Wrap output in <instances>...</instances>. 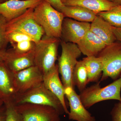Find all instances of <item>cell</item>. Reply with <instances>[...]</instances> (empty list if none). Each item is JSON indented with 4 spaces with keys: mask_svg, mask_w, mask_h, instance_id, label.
I'll return each instance as SVG.
<instances>
[{
    "mask_svg": "<svg viewBox=\"0 0 121 121\" xmlns=\"http://www.w3.org/2000/svg\"><path fill=\"white\" fill-rule=\"evenodd\" d=\"M25 103L50 106L56 109L60 115L64 112L59 99L45 87L43 83L39 86L25 93H18L15 104Z\"/></svg>",
    "mask_w": 121,
    "mask_h": 121,
    "instance_id": "cell-6",
    "label": "cell"
},
{
    "mask_svg": "<svg viewBox=\"0 0 121 121\" xmlns=\"http://www.w3.org/2000/svg\"><path fill=\"white\" fill-rule=\"evenodd\" d=\"M24 121H60V114L50 106L25 103L16 105Z\"/></svg>",
    "mask_w": 121,
    "mask_h": 121,
    "instance_id": "cell-8",
    "label": "cell"
},
{
    "mask_svg": "<svg viewBox=\"0 0 121 121\" xmlns=\"http://www.w3.org/2000/svg\"><path fill=\"white\" fill-rule=\"evenodd\" d=\"M60 43L62 52L58 60V65L62 82L65 89H74L72 79L73 72L78 61L77 59L82 53L76 44L62 40Z\"/></svg>",
    "mask_w": 121,
    "mask_h": 121,
    "instance_id": "cell-4",
    "label": "cell"
},
{
    "mask_svg": "<svg viewBox=\"0 0 121 121\" xmlns=\"http://www.w3.org/2000/svg\"><path fill=\"white\" fill-rule=\"evenodd\" d=\"M7 36L9 43H10L11 45L26 40H30L35 42L30 36L19 32L8 33H7Z\"/></svg>",
    "mask_w": 121,
    "mask_h": 121,
    "instance_id": "cell-26",
    "label": "cell"
},
{
    "mask_svg": "<svg viewBox=\"0 0 121 121\" xmlns=\"http://www.w3.org/2000/svg\"><path fill=\"white\" fill-rule=\"evenodd\" d=\"M77 44L82 54L86 56H97L107 45L90 30Z\"/></svg>",
    "mask_w": 121,
    "mask_h": 121,
    "instance_id": "cell-16",
    "label": "cell"
},
{
    "mask_svg": "<svg viewBox=\"0 0 121 121\" xmlns=\"http://www.w3.org/2000/svg\"><path fill=\"white\" fill-rule=\"evenodd\" d=\"M6 50H0V63H4L6 54Z\"/></svg>",
    "mask_w": 121,
    "mask_h": 121,
    "instance_id": "cell-31",
    "label": "cell"
},
{
    "mask_svg": "<svg viewBox=\"0 0 121 121\" xmlns=\"http://www.w3.org/2000/svg\"><path fill=\"white\" fill-rule=\"evenodd\" d=\"M17 94L14 74L4 63H0V98L4 104H15Z\"/></svg>",
    "mask_w": 121,
    "mask_h": 121,
    "instance_id": "cell-11",
    "label": "cell"
},
{
    "mask_svg": "<svg viewBox=\"0 0 121 121\" xmlns=\"http://www.w3.org/2000/svg\"><path fill=\"white\" fill-rule=\"evenodd\" d=\"M60 43L59 39L44 35L35 43L34 50L35 65L40 69L44 75L56 65Z\"/></svg>",
    "mask_w": 121,
    "mask_h": 121,
    "instance_id": "cell-3",
    "label": "cell"
},
{
    "mask_svg": "<svg viewBox=\"0 0 121 121\" xmlns=\"http://www.w3.org/2000/svg\"><path fill=\"white\" fill-rule=\"evenodd\" d=\"M65 96L69 101V120L76 121H95V117L87 110L74 89H65Z\"/></svg>",
    "mask_w": 121,
    "mask_h": 121,
    "instance_id": "cell-12",
    "label": "cell"
},
{
    "mask_svg": "<svg viewBox=\"0 0 121 121\" xmlns=\"http://www.w3.org/2000/svg\"><path fill=\"white\" fill-rule=\"evenodd\" d=\"M4 105V103L1 98H0V107Z\"/></svg>",
    "mask_w": 121,
    "mask_h": 121,
    "instance_id": "cell-33",
    "label": "cell"
},
{
    "mask_svg": "<svg viewBox=\"0 0 121 121\" xmlns=\"http://www.w3.org/2000/svg\"><path fill=\"white\" fill-rule=\"evenodd\" d=\"M41 0H8L0 4V14L8 22L24 13L30 8L35 9Z\"/></svg>",
    "mask_w": 121,
    "mask_h": 121,
    "instance_id": "cell-13",
    "label": "cell"
},
{
    "mask_svg": "<svg viewBox=\"0 0 121 121\" xmlns=\"http://www.w3.org/2000/svg\"><path fill=\"white\" fill-rule=\"evenodd\" d=\"M8 0H0V4L4 3V2H5V1Z\"/></svg>",
    "mask_w": 121,
    "mask_h": 121,
    "instance_id": "cell-34",
    "label": "cell"
},
{
    "mask_svg": "<svg viewBox=\"0 0 121 121\" xmlns=\"http://www.w3.org/2000/svg\"><path fill=\"white\" fill-rule=\"evenodd\" d=\"M8 21L0 14V50H6L9 43L7 36V26Z\"/></svg>",
    "mask_w": 121,
    "mask_h": 121,
    "instance_id": "cell-24",
    "label": "cell"
},
{
    "mask_svg": "<svg viewBox=\"0 0 121 121\" xmlns=\"http://www.w3.org/2000/svg\"><path fill=\"white\" fill-rule=\"evenodd\" d=\"M61 12L65 17L73 19L80 22H92L97 14L84 7L78 6H65Z\"/></svg>",
    "mask_w": 121,
    "mask_h": 121,
    "instance_id": "cell-19",
    "label": "cell"
},
{
    "mask_svg": "<svg viewBox=\"0 0 121 121\" xmlns=\"http://www.w3.org/2000/svg\"><path fill=\"white\" fill-rule=\"evenodd\" d=\"M61 1H62V2L64 4V2H66L68 0H61Z\"/></svg>",
    "mask_w": 121,
    "mask_h": 121,
    "instance_id": "cell-35",
    "label": "cell"
},
{
    "mask_svg": "<svg viewBox=\"0 0 121 121\" xmlns=\"http://www.w3.org/2000/svg\"><path fill=\"white\" fill-rule=\"evenodd\" d=\"M33 16L36 22L43 29L45 35L60 39L62 25L65 18L62 12L48 2L42 0L34 9Z\"/></svg>",
    "mask_w": 121,
    "mask_h": 121,
    "instance_id": "cell-1",
    "label": "cell"
},
{
    "mask_svg": "<svg viewBox=\"0 0 121 121\" xmlns=\"http://www.w3.org/2000/svg\"><path fill=\"white\" fill-rule=\"evenodd\" d=\"M73 82L80 92L86 88L88 83V76L86 66L83 60L78 61L73 74Z\"/></svg>",
    "mask_w": 121,
    "mask_h": 121,
    "instance_id": "cell-21",
    "label": "cell"
},
{
    "mask_svg": "<svg viewBox=\"0 0 121 121\" xmlns=\"http://www.w3.org/2000/svg\"><path fill=\"white\" fill-rule=\"evenodd\" d=\"M112 121H121V102L115 104L110 112Z\"/></svg>",
    "mask_w": 121,
    "mask_h": 121,
    "instance_id": "cell-27",
    "label": "cell"
},
{
    "mask_svg": "<svg viewBox=\"0 0 121 121\" xmlns=\"http://www.w3.org/2000/svg\"><path fill=\"white\" fill-rule=\"evenodd\" d=\"M13 74L18 93H25L43 82V73L35 65Z\"/></svg>",
    "mask_w": 121,
    "mask_h": 121,
    "instance_id": "cell-9",
    "label": "cell"
},
{
    "mask_svg": "<svg viewBox=\"0 0 121 121\" xmlns=\"http://www.w3.org/2000/svg\"><path fill=\"white\" fill-rule=\"evenodd\" d=\"M112 27L121 28V6L116 5L108 11L97 14Z\"/></svg>",
    "mask_w": 121,
    "mask_h": 121,
    "instance_id": "cell-22",
    "label": "cell"
},
{
    "mask_svg": "<svg viewBox=\"0 0 121 121\" xmlns=\"http://www.w3.org/2000/svg\"><path fill=\"white\" fill-rule=\"evenodd\" d=\"M103 65L99 82L110 78L114 81L121 77V42L117 41L107 45L98 55Z\"/></svg>",
    "mask_w": 121,
    "mask_h": 121,
    "instance_id": "cell-5",
    "label": "cell"
},
{
    "mask_svg": "<svg viewBox=\"0 0 121 121\" xmlns=\"http://www.w3.org/2000/svg\"><path fill=\"white\" fill-rule=\"evenodd\" d=\"M4 105L6 109L5 121H24L22 115L17 109L16 104L11 103Z\"/></svg>",
    "mask_w": 121,
    "mask_h": 121,
    "instance_id": "cell-23",
    "label": "cell"
},
{
    "mask_svg": "<svg viewBox=\"0 0 121 121\" xmlns=\"http://www.w3.org/2000/svg\"><path fill=\"white\" fill-rule=\"evenodd\" d=\"M48 2L54 8L61 12L62 9L65 6L61 0H41Z\"/></svg>",
    "mask_w": 121,
    "mask_h": 121,
    "instance_id": "cell-28",
    "label": "cell"
},
{
    "mask_svg": "<svg viewBox=\"0 0 121 121\" xmlns=\"http://www.w3.org/2000/svg\"><path fill=\"white\" fill-rule=\"evenodd\" d=\"M100 82L86 87L79 94L80 99L86 109L106 100H117L121 102V77L103 87H101Z\"/></svg>",
    "mask_w": 121,
    "mask_h": 121,
    "instance_id": "cell-2",
    "label": "cell"
},
{
    "mask_svg": "<svg viewBox=\"0 0 121 121\" xmlns=\"http://www.w3.org/2000/svg\"><path fill=\"white\" fill-rule=\"evenodd\" d=\"M34 9H29L20 16L8 22L7 33L19 32L30 36L35 43L40 40L44 35V31L34 19Z\"/></svg>",
    "mask_w": 121,
    "mask_h": 121,
    "instance_id": "cell-7",
    "label": "cell"
},
{
    "mask_svg": "<svg viewBox=\"0 0 121 121\" xmlns=\"http://www.w3.org/2000/svg\"><path fill=\"white\" fill-rule=\"evenodd\" d=\"M58 64L44 75L43 83L47 89L49 90L58 98L62 104L64 112L68 114L65 97V87L59 76Z\"/></svg>",
    "mask_w": 121,
    "mask_h": 121,
    "instance_id": "cell-15",
    "label": "cell"
},
{
    "mask_svg": "<svg viewBox=\"0 0 121 121\" xmlns=\"http://www.w3.org/2000/svg\"><path fill=\"white\" fill-rule=\"evenodd\" d=\"M113 2L117 5L121 6V0H114Z\"/></svg>",
    "mask_w": 121,
    "mask_h": 121,
    "instance_id": "cell-32",
    "label": "cell"
},
{
    "mask_svg": "<svg viewBox=\"0 0 121 121\" xmlns=\"http://www.w3.org/2000/svg\"><path fill=\"white\" fill-rule=\"evenodd\" d=\"M91 24L65 17L62 25V40L77 44L90 29Z\"/></svg>",
    "mask_w": 121,
    "mask_h": 121,
    "instance_id": "cell-10",
    "label": "cell"
},
{
    "mask_svg": "<svg viewBox=\"0 0 121 121\" xmlns=\"http://www.w3.org/2000/svg\"><path fill=\"white\" fill-rule=\"evenodd\" d=\"M113 27L97 15L91 23L90 30L102 40L106 45L117 41L113 30Z\"/></svg>",
    "mask_w": 121,
    "mask_h": 121,
    "instance_id": "cell-17",
    "label": "cell"
},
{
    "mask_svg": "<svg viewBox=\"0 0 121 121\" xmlns=\"http://www.w3.org/2000/svg\"><path fill=\"white\" fill-rule=\"evenodd\" d=\"M113 30L117 40L121 42V28L113 27Z\"/></svg>",
    "mask_w": 121,
    "mask_h": 121,
    "instance_id": "cell-29",
    "label": "cell"
},
{
    "mask_svg": "<svg viewBox=\"0 0 121 121\" xmlns=\"http://www.w3.org/2000/svg\"><path fill=\"white\" fill-rule=\"evenodd\" d=\"M34 50L25 53L16 52L12 48L7 50L4 63L13 73L34 66Z\"/></svg>",
    "mask_w": 121,
    "mask_h": 121,
    "instance_id": "cell-14",
    "label": "cell"
},
{
    "mask_svg": "<svg viewBox=\"0 0 121 121\" xmlns=\"http://www.w3.org/2000/svg\"></svg>",
    "mask_w": 121,
    "mask_h": 121,
    "instance_id": "cell-37",
    "label": "cell"
},
{
    "mask_svg": "<svg viewBox=\"0 0 121 121\" xmlns=\"http://www.w3.org/2000/svg\"><path fill=\"white\" fill-rule=\"evenodd\" d=\"M35 43L30 40H26L12 45V48L16 52L27 53L35 49Z\"/></svg>",
    "mask_w": 121,
    "mask_h": 121,
    "instance_id": "cell-25",
    "label": "cell"
},
{
    "mask_svg": "<svg viewBox=\"0 0 121 121\" xmlns=\"http://www.w3.org/2000/svg\"><path fill=\"white\" fill-rule=\"evenodd\" d=\"M107 0L109 1H111V2H113L114 0Z\"/></svg>",
    "mask_w": 121,
    "mask_h": 121,
    "instance_id": "cell-36",
    "label": "cell"
},
{
    "mask_svg": "<svg viewBox=\"0 0 121 121\" xmlns=\"http://www.w3.org/2000/svg\"><path fill=\"white\" fill-rule=\"evenodd\" d=\"M82 60L87 71L88 83L99 82L103 70V65L100 58L98 56H86Z\"/></svg>",
    "mask_w": 121,
    "mask_h": 121,
    "instance_id": "cell-20",
    "label": "cell"
},
{
    "mask_svg": "<svg viewBox=\"0 0 121 121\" xmlns=\"http://www.w3.org/2000/svg\"><path fill=\"white\" fill-rule=\"evenodd\" d=\"M6 109L4 104L0 107V121H5Z\"/></svg>",
    "mask_w": 121,
    "mask_h": 121,
    "instance_id": "cell-30",
    "label": "cell"
},
{
    "mask_svg": "<svg viewBox=\"0 0 121 121\" xmlns=\"http://www.w3.org/2000/svg\"><path fill=\"white\" fill-rule=\"evenodd\" d=\"M64 4L66 6L84 7L97 14L109 10L116 5L107 0H68Z\"/></svg>",
    "mask_w": 121,
    "mask_h": 121,
    "instance_id": "cell-18",
    "label": "cell"
}]
</instances>
